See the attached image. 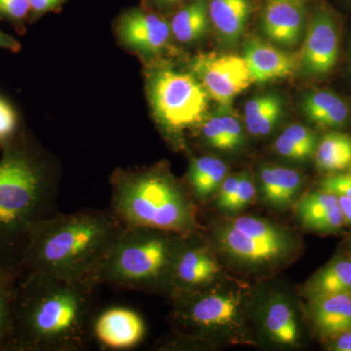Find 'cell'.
<instances>
[{"instance_id": "7402d4cb", "label": "cell", "mask_w": 351, "mask_h": 351, "mask_svg": "<svg viewBox=\"0 0 351 351\" xmlns=\"http://www.w3.org/2000/svg\"><path fill=\"white\" fill-rule=\"evenodd\" d=\"M209 21L208 0H193L176 14L171 32L180 43H193L206 34Z\"/></svg>"}, {"instance_id": "7a4b0ae2", "label": "cell", "mask_w": 351, "mask_h": 351, "mask_svg": "<svg viewBox=\"0 0 351 351\" xmlns=\"http://www.w3.org/2000/svg\"><path fill=\"white\" fill-rule=\"evenodd\" d=\"M124 226L112 210L55 213L32 228L22 265L64 280H92Z\"/></svg>"}, {"instance_id": "2e32d148", "label": "cell", "mask_w": 351, "mask_h": 351, "mask_svg": "<svg viewBox=\"0 0 351 351\" xmlns=\"http://www.w3.org/2000/svg\"><path fill=\"white\" fill-rule=\"evenodd\" d=\"M295 210L302 226L307 230L331 232L339 230L346 223L338 198L324 191L304 196Z\"/></svg>"}, {"instance_id": "4dcf8cb0", "label": "cell", "mask_w": 351, "mask_h": 351, "mask_svg": "<svg viewBox=\"0 0 351 351\" xmlns=\"http://www.w3.org/2000/svg\"><path fill=\"white\" fill-rule=\"evenodd\" d=\"M17 114L12 106L0 98V143L6 142L12 137L17 129Z\"/></svg>"}, {"instance_id": "e575fe53", "label": "cell", "mask_w": 351, "mask_h": 351, "mask_svg": "<svg viewBox=\"0 0 351 351\" xmlns=\"http://www.w3.org/2000/svg\"><path fill=\"white\" fill-rule=\"evenodd\" d=\"M31 10L36 15H41L54 10L61 5L64 0H29Z\"/></svg>"}, {"instance_id": "cb8c5ba5", "label": "cell", "mask_w": 351, "mask_h": 351, "mask_svg": "<svg viewBox=\"0 0 351 351\" xmlns=\"http://www.w3.org/2000/svg\"><path fill=\"white\" fill-rule=\"evenodd\" d=\"M351 292V260H338L320 270L306 286L311 300L336 293Z\"/></svg>"}, {"instance_id": "1f68e13d", "label": "cell", "mask_w": 351, "mask_h": 351, "mask_svg": "<svg viewBox=\"0 0 351 351\" xmlns=\"http://www.w3.org/2000/svg\"><path fill=\"white\" fill-rule=\"evenodd\" d=\"M321 191L337 196H345L351 199V176L338 175L321 180Z\"/></svg>"}, {"instance_id": "ffe728a7", "label": "cell", "mask_w": 351, "mask_h": 351, "mask_svg": "<svg viewBox=\"0 0 351 351\" xmlns=\"http://www.w3.org/2000/svg\"><path fill=\"white\" fill-rule=\"evenodd\" d=\"M302 108L308 119L316 125L335 128L345 125L350 115L348 105L337 95L327 91L306 95Z\"/></svg>"}, {"instance_id": "74e56055", "label": "cell", "mask_w": 351, "mask_h": 351, "mask_svg": "<svg viewBox=\"0 0 351 351\" xmlns=\"http://www.w3.org/2000/svg\"><path fill=\"white\" fill-rule=\"evenodd\" d=\"M337 196V195H336ZM339 201V208H341V213L343 215L346 223L351 225V199L345 197V196H337Z\"/></svg>"}, {"instance_id": "8992f818", "label": "cell", "mask_w": 351, "mask_h": 351, "mask_svg": "<svg viewBox=\"0 0 351 351\" xmlns=\"http://www.w3.org/2000/svg\"><path fill=\"white\" fill-rule=\"evenodd\" d=\"M149 99L157 119L171 132L199 123L209 105V95L193 75L162 69L152 75Z\"/></svg>"}, {"instance_id": "f35d334b", "label": "cell", "mask_w": 351, "mask_h": 351, "mask_svg": "<svg viewBox=\"0 0 351 351\" xmlns=\"http://www.w3.org/2000/svg\"><path fill=\"white\" fill-rule=\"evenodd\" d=\"M152 1L159 6L171 7L177 5L180 2L184 1V0H152Z\"/></svg>"}, {"instance_id": "ac0fdd59", "label": "cell", "mask_w": 351, "mask_h": 351, "mask_svg": "<svg viewBox=\"0 0 351 351\" xmlns=\"http://www.w3.org/2000/svg\"><path fill=\"white\" fill-rule=\"evenodd\" d=\"M311 315L321 334L337 337L351 328V292L311 300Z\"/></svg>"}, {"instance_id": "d590c367", "label": "cell", "mask_w": 351, "mask_h": 351, "mask_svg": "<svg viewBox=\"0 0 351 351\" xmlns=\"http://www.w3.org/2000/svg\"><path fill=\"white\" fill-rule=\"evenodd\" d=\"M334 345V350L351 351V328L339 334Z\"/></svg>"}, {"instance_id": "484cf974", "label": "cell", "mask_w": 351, "mask_h": 351, "mask_svg": "<svg viewBox=\"0 0 351 351\" xmlns=\"http://www.w3.org/2000/svg\"><path fill=\"white\" fill-rule=\"evenodd\" d=\"M316 165L327 172L345 170L351 165V138L332 132L322 138L315 149Z\"/></svg>"}, {"instance_id": "f546056e", "label": "cell", "mask_w": 351, "mask_h": 351, "mask_svg": "<svg viewBox=\"0 0 351 351\" xmlns=\"http://www.w3.org/2000/svg\"><path fill=\"white\" fill-rule=\"evenodd\" d=\"M256 193L255 184L250 178L246 175L240 176L239 186L226 211L237 212L243 209L254 200Z\"/></svg>"}, {"instance_id": "6da1fadb", "label": "cell", "mask_w": 351, "mask_h": 351, "mask_svg": "<svg viewBox=\"0 0 351 351\" xmlns=\"http://www.w3.org/2000/svg\"><path fill=\"white\" fill-rule=\"evenodd\" d=\"M92 280H64L29 271L16 292L14 348L34 351H80L92 337Z\"/></svg>"}, {"instance_id": "603a6c76", "label": "cell", "mask_w": 351, "mask_h": 351, "mask_svg": "<svg viewBox=\"0 0 351 351\" xmlns=\"http://www.w3.org/2000/svg\"><path fill=\"white\" fill-rule=\"evenodd\" d=\"M282 114V103L278 96L265 94L247 101L245 122L249 133L257 137L267 136Z\"/></svg>"}, {"instance_id": "b9f144b4", "label": "cell", "mask_w": 351, "mask_h": 351, "mask_svg": "<svg viewBox=\"0 0 351 351\" xmlns=\"http://www.w3.org/2000/svg\"><path fill=\"white\" fill-rule=\"evenodd\" d=\"M350 71H351V58H350Z\"/></svg>"}, {"instance_id": "7c38bea8", "label": "cell", "mask_w": 351, "mask_h": 351, "mask_svg": "<svg viewBox=\"0 0 351 351\" xmlns=\"http://www.w3.org/2000/svg\"><path fill=\"white\" fill-rule=\"evenodd\" d=\"M145 334L144 319L129 307H110L95 315L92 323V337L110 350H131L143 341Z\"/></svg>"}, {"instance_id": "83f0119b", "label": "cell", "mask_w": 351, "mask_h": 351, "mask_svg": "<svg viewBox=\"0 0 351 351\" xmlns=\"http://www.w3.org/2000/svg\"><path fill=\"white\" fill-rule=\"evenodd\" d=\"M274 149L277 154L285 158L304 161L315 152L316 137L307 127L293 124L276 138Z\"/></svg>"}, {"instance_id": "4fadbf2b", "label": "cell", "mask_w": 351, "mask_h": 351, "mask_svg": "<svg viewBox=\"0 0 351 351\" xmlns=\"http://www.w3.org/2000/svg\"><path fill=\"white\" fill-rule=\"evenodd\" d=\"M119 32L121 40L132 49L143 54L154 55L167 45L171 27L156 14L134 9L122 16Z\"/></svg>"}, {"instance_id": "9c48e42d", "label": "cell", "mask_w": 351, "mask_h": 351, "mask_svg": "<svg viewBox=\"0 0 351 351\" xmlns=\"http://www.w3.org/2000/svg\"><path fill=\"white\" fill-rule=\"evenodd\" d=\"M191 66L209 97L226 108L253 83L244 58L237 55L201 54Z\"/></svg>"}, {"instance_id": "9a60e30c", "label": "cell", "mask_w": 351, "mask_h": 351, "mask_svg": "<svg viewBox=\"0 0 351 351\" xmlns=\"http://www.w3.org/2000/svg\"><path fill=\"white\" fill-rule=\"evenodd\" d=\"M304 22V10L301 2L270 0L263 13L262 27L270 40L293 46L301 38Z\"/></svg>"}, {"instance_id": "d6a6232c", "label": "cell", "mask_w": 351, "mask_h": 351, "mask_svg": "<svg viewBox=\"0 0 351 351\" xmlns=\"http://www.w3.org/2000/svg\"><path fill=\"white\" fill-rule=\"evenodd\" d=\"M31 10L29 0H0V16L12 21L25 19Z\"/></svg>"}, {"instance_id": "f1b7e54d", "label": "cell", "mask_w": 351, "mask_h": 351, "mask_svg": "<svg viewBox=\"0 0 351 351\" xmlns=\"http://www.w3.org/2000/svg\"><path fill=\"white\" fill-rule=\"evenodd\" d=\"M16 292L8 282L0 284V343L12 335Z\"/></svg>"}, {"instance_id": "3957f363", "label": "cell", "mask_w": 351, "mask_h": 351, "mask_svg": "<svg viewBox=\"0 0 351 351\" xmlns=\"http://www.w3.org/2000/svg\"><path fill=\"white\" fill-rule=\"evenodd\" d=\"M56 181L46 163L7 145L0 160V265L23 263L32 228L57 213Z\"/></svg>"}, {"instance_id": "5bb4252c", "label": "cell", "mask_w": 351, "mask_h": 351, "mask_svg": "<svg viewBox=\"0 0 351 351\" xmlns=\"http://www.w3.org/2000/svg\"><path fill=\"white\" fill-rule=\"evenodd\" d=\"M244 60L252 82L267 83L292 75L300 66L299 57L277 49L260 39L248 40Z\"/></svg>"}, {"instance_id": "e0dca14e", "label": "cell", "mask_w": 351, "mask_h": 351, "mask_svg": "<svg viewBox=\"0 0 351 351\" xmlns=\"http://www.w3.org/2000/svg\"><path fill=\"white\" fill-rule=\"evenodd\" d=\"M208 12L219 38L234 44L250 19L252 0H208Z\"/></svg>"}, {"instance_id": "d6986e66", "label": "cell", "mask_w": 351, "mask_h": 351, "mask_svg": "<svg viewBox=\"0 0 351 351\" xmlns=\"http://www.w3.org/2000/svg\"><path fill=\"white\" fill-rule=\"evenodd\" d=\"M297 171L278 166H263L261 169L263 199L270 206L283 209L294 202L302 186Z\"/></svg>"}, {"instance_id": "60d3db41", "label": "cell", "mask_w": 351, "mask_h": 351, "mask_svg": "<svg viewBox=\"0 0 351 351\" xmlns=\"http://www.w3.org/2000/svg\"><path fill=\"white\" fill-rule=\"evenodd\" d=\"M274 1L301 2L302 0H274Z\"/></svg>"}, {"instance_id": "44dd1931", "label": "cell", "mask_w": 351, "mask_h": 351, "mask_svg": "<svg viewBox=\"0 0 351 351\" xmlns=\"http://www.w3.org/2000/svg\"><path fill=\"white\" fill-rule=\"evenodd\" d=\"M228 167L214 156H200L191 160L188 173L191 195L198 200L214 195L226 179Z\"/></svg>"}, {"instance_id": "836d02e7", "label": "cell", "mask_w": 351, "mask_h": 351, "mask_svg": "<svg viewBox=\"0 0 351 351\" xmlns=\"http://www.w3.org/2000/svg\"><path fill=\"white\" fill-rule=\"evenodd\" d=\"M240 176L241 175L226 178L221 182V186L219 189V197L217 199V203H218L219 207L221 208V209H228V205H230V201H232L233 195H234L235 191H237V186H239Z\"/></svg>"}, {"instance_id": "52a82bcc", "label": "cell", "mask_w": 351, "mask_h": 351, "mask_svg": "<svg viewBox=\"0 0 351 351\" xmlns=\"http://www.w3.org/2000/svg\"><path fill=\"white\" fill-rule=\"evenodd\" d=\"M216 240L230 257L256 265L285 258L294 246L286 230L253 217L226 221L217 230Z\"/></svg>"}, {"instance_id": "ab89813d", "label": "cell", "mask_w": 351, "mask_h": 351, "mask_svg": "<svg viewBox=\"0 0 351 351\" xmlns=\"http://www.w3.org/2000/svg\"><path fill=\"white\" fill-rule=\"evenodd\" d=\"M8 272L0 265V284L8 282Z\"/></svg>"}, {"instance_id": "ba28073f", "label": "cell", "mask_w": 351, "mask_h": 351, "mask_svg": "<svg viewBox=\"0 0 351 351\" xmlns=\"http://www.w3.org/2000/svg\"><path fill=\"white\" fill-rule=\"evenodd\" d=\"M173 319L186 339L201 338L219 328L234 326L242 315L243 298L233 291L218 292L207 288L172 295Z\"/></svg>"}, {"instance_id": "5b68a950", "label": "cell", "mask_w": 351, "mask_h": 351, "mask_svg": "<svg viewBox=\"0 0 351 351\" xmlns=\"http://www.w3.org/2000/svg\"><path fill=\"white\" fill-rule=\"evenodd\" d=\"M179 234L124 226L95 270L98 286L113 285L130 290L163 289L170 293V274Z\"/></svg>"}, {"instance_id": "8d00e7d4", "label": "cell", "mask_w": 351, "mask_h": 351, "mask_svg": "<svg viewBox=\"0 0 351 351\" xmlns=\"http://www.w3.org/2000/svg\"><path fill=\"white\" fill-rule=\"evenodd\" d=\"M0 47L16 52L20 50L21 45L16 39L0 31Z\"/></svg>"}, {"instance_id": "d4e9b609", "label": "cell", "mask_w": 351, "mask_h": 351, "mask_svg": "<svg viewBox=\"0 0 351 351\" xmlns=\"http://www.w3.org/2000/svg\"><path fill=\"white\" fill-rule=\"evenodd\" d=\"M265 326L269 338L279 345L292 346L299 341V324L294 311L281 300L270 302Z\"/></svg>"}, {"instance_id": "277c9868", "label": "cell", "mask_w": 351, "mask_h": 351, "mask_svg": "<svg viewBox=\"0 0 351 351\" xmlns=\"http://www.w3.org/2000/svg\"><path fill=\"white\" fill-rule=\"evenodd\" d=\"M110 209L126 228L143 226L176 233L195 232L191 193L161 169L117 173L112 181Z\"/></svg>"}, {"instance_id": "30bf717a", "label": "cell", "mask_w": 351, "mask_h": 351, "mask_svg": "<svg viewBox=\"0 0 351 351\" xmlns=\"http://www.w3.org/2000/svg\"><path fill=\"white\" fill-rule=\"evenodd\" d=\"M193 233L178 237L171 267V295L207 288L221 271L213 254L193 239Z\"/></svg>"}, {"instance_id": "8fae6325", "label": "cell", "mask_w": 351, "mask_h": 351, "mask_svg": "<svg viewBox=\"0 0 351 351\" xmlns=\"http://www.w3.org/2000/svg\"><path fill=\"white\" fill-rule=\"evenodd\" d=\"M338 56L339 36L334 15L328 7L318 6L309 22L300 64L309 75H326L334 68Z\"/></svg>"}, {"instance_id": "4316f807", "label": "cell", "mask_w": 351, "mask_h": 351, "mask_svg": "<svg viewBox=\"0 0 351 351\" xmlns=\"http://www.w3.org/2000/svg\"><path fill=\"white\" fill-rule=\"evenodd\" d=\"M202 135L208 144L221 151H232L243 143L241 124L230 114L210 117L203 124Z\"/></svg>"}]
</instances>
